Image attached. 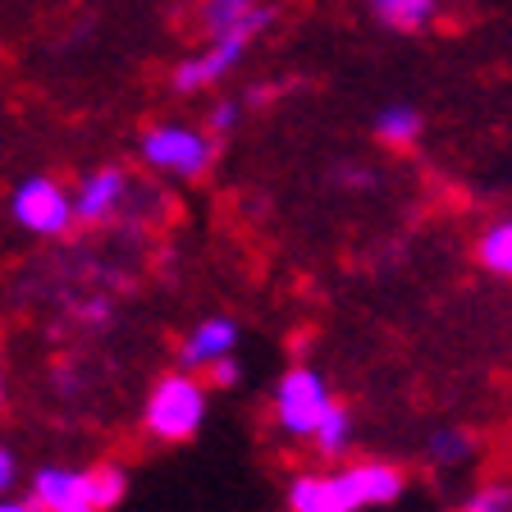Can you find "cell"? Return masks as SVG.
Returning a JSON list of instances; mask_svg holds the SVG:
<instances>
[{
	"label": "cell",
	"mask_w": 512,
	"mask_h": 512,
	"mask_svg": "<svg viewBox=\"0 0 512 512\" xmlns=\"http://www.w3.org/2000/svg\"><path fill=\"white\" fill-rule=\"evenodd\" d=\"M407 490L394 462H339L330 471H302L288 480V512H362L398 503Z\"/></svg>",
	"instance_id": "6da1fadb"
},
{
	"label": "cell",
	"mask_w": 512,
	"mask_h": 512,
	"mask_svg": "<svg viewBox=\"0 0 512 512\" xmlns=\"http://www.w3.org/2000/svg\"><path fill=\"white\" fill-rule=\"evenodd\" d=\"M206 412H211V389L202 375L170 371L151 384L147 403H142V430L156 444H188L206 426Z\"/></svg>",
	"instance_id": "7a4b0ae2"
},
{
	"label": "cell",
	"mask_w": 512,
	"mask_h": 512,
	"mask_svg": "<svg viewBox=\"0 0 512 512\" xmlns=\"http://www.w3.org/2000/svg\"><path fill=\"white\" fill-rule=\"evenodd\" d=\"M215 138L197 124H151L142 133V160L147 170L170 174V179H202L215 165Z\"/></svg>",
	"instance_id": "3957f363"
},
{
	"label": "cell",
	"mask_w": 512,
	"mask_h": 512,
	"mask_svg": "<svg viewBox=\"0 0 512 512\" xmlns=\"http://www.w3.org/2000/svg\"><path fill=\"white\" fill-rule=\"evenodd\" d=\"M334 407V394H330V380L316 371V366H293V371L279 375L275 384V426L279 435L288 439H311V430L320 426V416Z\"/></svg>",
	"instance_id": "277c9868"
},
{
	"label": "cell",
	"mask_w": 512,
	"mask_h": 512,
	"mask_svg": "<svg viewBox=\"0 0 512 512\" xmlns=\"http://www.w3.org/2000/svg\"><path fill=\"white\" fill-rule=\"evenodd\" d=\"M10 215L32 238H64L74 229V197L51 174H28L10 192Z\"/></svg>",
	"instance_id": "5b68a950"
},
{
	"label": "cell",
	"mask_w": 512,
	"mask_h": 512,
	"mask_svg": "<svg viewBox=\"0 0 512 512\" xmlns=\"http://www.w3.org/2000/svg\"><path fill=\"white\" fill-rule=\"evenodd\" d=\"M247 51H252V37H238V32H234V37H211L202 51H192L188 60L174 64L170 87L179 96H192V92H202V87L224 83V78H229L238 64L247 60Z\"/></svg>",
	"instance_id": "8992f818"
},
{
	"label": "cell",
	"mask_w": 512,
	"mask_h": 512,
	"mask_svg": "<svg viewBox=\"0 0 512 512\" xmlns=\"http://www.w3.org/2000/svg\"><path fill=\"white\" fill-rule=\"evenodd\" d=\"M238 343H243V325L234 316H206L197 320L179 343V371L188 375H206L215 362L224 357H238Z\"/></svg>",
	"instance_id": "52a82bcc"
},
{
	"label": "cell",
	"mask_w": 512,
	"mask_h": 512,
	"mask_svg": "<svg viewBox=\"0 0 512 512\" xmlns=\"http://www.w3.org/2000/svg\"><path fill=\"white\" fill-rule=\"evenodd\" d=\"M128 188H133V179H128L119 165H101V170L83 174V183L69 192V197H74V224L115 220V215L124 211V202H128Z\"/></svg>",
	"instance_id": "ba28073f"
},
{
	"label": "cell",
	"mask_w": 512,
	"mask_h": 512,
	"mask_svg": "<svg viewBox=\"0 0 512 512\" xmlns=\"http://www.w3.org/2000/svg\"><path fill=\"white\" fill-rule=\"evenodd\" d=\"M197 23H202L206 42L211 37H234V32L256 42L275 23V5H266V0H202Z\"/></svg>",
	"instance_id": "9c48e42d"
},
{
	"label": "cell",
	"mask_w": 512,
	"mask_h": 512,
	"mask_svg": "<svg viewBox=\"0 0 512 512\" xmlns=\"http://www.w3.org/2000/svg\"><path fill=\"white\" fill-rule=\"evenodd\" d=\"M28 499L37 503V512H60L69 503H92L87 499V467H64V462H46L32 471Z\"/></svg>",
	"instance_id": "30bf717a"
},
{
	"label": "cell",
	"mask_w": 512,
	"mask_h": 512,
	"mask_svg": "<svg viewBox=\"0 0 512 512\" xmlns=\"http://www.w3.org/2000/svg\"><path fill=\"white\" fill-rule=\"evenodd\" d=\"M307 444L316 448V458H320V462H330V467L348 462V453H352V412H348V407L334 403L330 412L320 416V426L311 430Z\"/></svg>",
	"instance_id": "8fae6325"
},
{
	"label": "cell",
	"mask_w": 512,
	"mask_h": 512,
	"mask_svg": "<svg viewBox=\"0 0 512 512\" xmlns=\"http://www.w3.org/2000/svg\"><path fill=\"white\" fill-rule=\"evenodd\" d=\"M444 0H371V14L394 32H426L439 19Z\"/></svg>",
	"instance_id": "7c38bea8"
},
{
	"label": "cell",
	"mask_w": 512,
	"mask_h": 512,
	"mask_svg": "<svg viewBox=\"0 0 512 512\" xmlns=\"http://www.w3.org/2000/svg\"><path fill=\"white\" fill-rule=\"evenodd\" d=\"M471 458H476V439H471V430H458V426L430 430V439H426V462L430 467L458 471V467H467Z\"/></svg>",
	"instance_id": "4fadbf2b"
},
{
	"label": "cell",
	"mask_w": 512,
	"mask_h": 512,
	"mask_svg": "<svg viewBox=\"0 0 512 512\" xmlns=\"http://www.w3.org/2000/svg\"><path fill=\"white\" fill-rule=\"evenodd\" d=\"M421 128H426V124H421V110L403 106V101H394V106H384L380 115H375V138H380L384 147H394V151L416 147Z\"/></svg>",
	"instance_id": "5bb4252c"
},
{
	"label": "cell",
	"mask_w": 512,
	"mask_h": 512,
	"mask_svg": "<svg viewBox=\"0 0 512 512\" xmlns=\"http://www.w3.org/2000/svg\"><path fill=\"white\" fill-rule=\"evenodd\" d=\"M476 261L490 270V275L512 284V215L508 220H494L490 229L476 238Z\"/></svg>",
	"instance_id": "9a60e30c"
},
{
	"label": "cell",
	"mask_w": 512,
	"mask_h": 512,
	"mask_svg": "<svg viewBox=\"0 0 512 512\" xmlns=\"http://www.w3.org/2000/svg\"><path fill=\"white\" fill-rule=\"evenodd\" d=\"M124 494H128V471L119 467V462H96V467H87V499H92L96 512H110Z\"/></svg>",
	"instance_id": "2e32d148"
},
{
	"label": "cell",
	"mask_w": 512,
	"mask_h": 512,
	"mask_svg": "<svg viewBox=\"0 0 512 512\" xmlns=\"http://www.w3.org/2000/svg\"><path fill=\"white\" fill-rule=\"evenodd\" d=\"M458 512H512V485L508 480H485L458 503Z\"/></svg>",
	"instance_id": "e0dca14e"
},
{
	"label": "cell",
	"mask_w": 512,
	"mask_h": 512,
	"mask_svg": "<svg viewBox=\"0 0 512 512\" xmlns=\"http://www.w3.org/2000/svg\"><path fill=\"white\" fill-rule=\"evenodd\" d=\"M238 119H243V101H215L211 119H206V133H211V138H224V133L238 128Z\"/></svg>",
	"instance_id": "ac0fdd59"
},
{
	"label": "cell",
	"mask_w": 512,
	"mask_h": 512,
	"mask_svg": "<svg viewBox=\"0 0 512 512\" xmlns=\"http://www.w3.org/2000/svg\"><path fill=\"white\" fill-rule=\"evenodd\" d=\"M202 380H206V389H234V384H243V362H238V357H224V362H215Z\"/></svg>",
	"instance_id": "d6986e66"
},
{
	"label": "cell",
	"mask_w": 512,
	"mask_h": 512,
	"mask_svg": "<svg viewBox=\"0 0 512 512\" xmlns=\"http://www.w3.org/2000/svg\"><path fill=\"white\" fill-rule=\"evenodd\" d=\"M19 485V458H14V448L0 439V499Z\"/></svg>",
	"instance_id": "ffe728a7"
},
{
	"label": "cell",
	"mask_w": 512,
	"mask_h": 512,
	"mask_svg": "<svg viewBox=\"0 0 512 512\" xmlns=\"http://www.w3.org/2000/svg\"><path fill=\"white\" fill-rule=\"evenodd\" d=\"M339 179H348V188H366V183H375V174L366 165H343Z\"/></svg>",
	"instance_id": "44dd1931"
},
{
	"label": "cell",
	"mask_w": 512,
	"mask_h": 512,
	"mask_svg": "<svg viewBox=\"0 0 512 512\" xmlns=\"http://www.w3.org/2000/svg\"><path fill=\"white\" fill-rule=\"evenodd\" d=\"M0 512H37V503H32V499H14V494H5V499H0Z\"/></svg>",
	"instance_id": "7402d4cb"
},
{
	"label": "cell",
	"mask_w": 512,
	"mask_h": 512,
	"mask_svg": "<svg viewBox=\"0 0 512 512\" xmlns=\"http://www.w3.org/2000/svg\"><path fill=\"white\" fill-rule=\"evenodd\" d=\"M5 403H10V380H5V371H0V412H5Z\"/></svg>",
	"instance_id": "603a6c76"
},
{
	"label": "cell",
	"mask_w": 512,
	"mask_h": 512,
	"mask_svg": "<svg viewBox=\"0 0 512 512\" xmlns=\"http://www.w3.org/2000/svg\"><path fill=\"white\" fill-rule=\"evenodd\" d=\"M60 512H96L92 503H69V508H60Z\"/></svg>",
	"instance_id": "cb8c5ba5"
}]
</instances>
